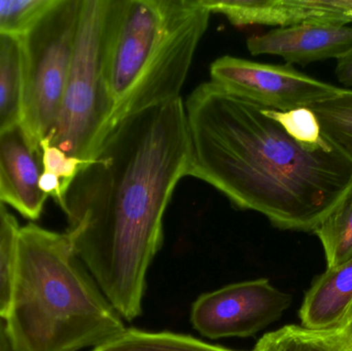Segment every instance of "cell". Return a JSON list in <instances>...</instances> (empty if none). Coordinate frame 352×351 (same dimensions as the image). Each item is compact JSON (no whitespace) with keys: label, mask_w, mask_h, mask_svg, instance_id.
I'll return each instance as SVG.
<instances>
[{"label":"cell","mask_w":352,"mask_h":351,"mask_svg":"<svg viewBox=\"0 0 352 351\" xmlns=\"http://www.w3.org/2000/svg\"><path fill=\"white\" fill-rule=\"evenodd\" d=\"M0 351H14L3 319H0Z\"/></svg>","instance_id":"obj_25"},{"label":"cell","mask_w":352,"mask_h":351,"mask_svg":"<svg viewBox=\"0 0 352 351\" xmlns=\"http://www.w3.org/2000/svg\"><path fill=\"white\" fill-rule=\"evenodd\" d=\"M18 230L0 238V319H3L8 315L14 288Z\"/></svg>","instance_id":"obj_21"},{"label":"cell","mask_w":352,"mask_h":351,"mask_svg":"<svg viewBox=\"0 0 352 351\" xmlns=\"http://www.w3.org/2000/svg\"><path fill=\"white\" fill-rule=\"evenodd\" d=\"M190 162L179 96L122 122L60 201L76 255L126 321L142 315L165 212Z\"/></svg>","instance_id":"obj_1"},{"label":"cell","mask_w":352,"mask_h":351,"mask_svg":"<svg viewBox=\"0 0 352 351\" xmlns=\"http://www.w3.org/2000/svg\"><path fill=\"white\" fill-rule=\"evenodd\" d=\"M326 256L327 269L338 267L352 257V187L337 207L314 231Z\"/></svg>","instance_id":"obj_16"},{"label":"cell","mask_w":352,"mask_h":351,"mask_svg":"<svg viewBox=\"0 0 352 351\" xmlns=\"http://www.w3.org/2000/svg\"><path fill=\"white\" fill-rule=\"evenodd\" d=\"M252 55H276L289 65L338 59L352 49V27L301 23L252 35L246 41Z\"/></svg>","instance_id":"obj_10"},{"label":"cell","mask_w":352,"mask_h":351,"mask_svg":"<svg viewBox=\"0 0 352 351\" xmlns=\"http://www.w3.org/2000/svg\"><path fill=\"white\" fill-rule=\"evenodd\" d=\"M80 3L82 0H53L21 35L24 65L21 125L37 146L51 133L59 113L74 57Z\"/></svg>","instance_id":"obj_6"},{"label":"cell","mask_w":352,"mask_h":351,"mask_svg":"<svg viewBox=\"0 0 352 351\" xmlns=\"http://www.w3.org/2000/svg\"><path fill=\"white\" fill-rule=\"evenodd\" d=\"M335 73L345 87H352V49L337 59Z\"/></svg>","instance_id":"obj_22"},{"label":"cell","mask_w":352,"mask_h":351,"mask_svg":"<svg viewBox=\"0 0 352 351\" xmlns=\"http://www.w3.org/2000/svg\"><path fill=\"white\" fill-rule=\"evenodd\" d=\"M211 14L225 16L235 26L287 27L306 23L300 0H200Z\"/></svg>","instance_id":"obj_12"},{"label":"cell","mask_w":352,"mask_h":351,"mask_svg":"<svg viewBox=\"0 0 352 351\" xmlns=\"http://www.w3.org/2000/svg\"><path fill=\"white\" fill-rule=\"evenodd\" d=\"M352 305V257L316 276L300 308L302 327L328 331L339 325Z\"/></svg>","instance_id":"obj_11"},{"label":"cell","mask_w":352,"mask_h":351,"mask_svg":"<svg viewBox=\"0 0 352 351\" xmlns=\"http://www.w3.org/2000/svg\"><path fill=\"white\" fill-rule=\"evenodd\" d=\"M24 65L21 36L0 33V134L22 122Z\"/></svg>","instance_id":"obj_13"},{"label":"cell","mask_w":352,"mask_h":351,"mask_svg":"<svg viewBox=\"0 0 352 351\" xmlns=\"http://www.w3.org/2000/svg\"><path fill=\"white\" fill-rule=\"evenodd\" d=\"M210 14L200 0H111L104 49L111 133L180 96Z\"/></svg>","instance_id":"obj_4"},{"label":"cell","mask_w":352,"mask_h":351,"mask_svg":"<svg viewBox=\"0 0 352 351\" xmlns=\"http://www.w3.org/2000/svg\"><path fill=\"white\" fill-rule=\"evenodd\" d=\"M252 351H352L337 330L311 331L289 325L263 336Z\"/></svg>","instance_id":"obj_14"},{"label":"cell","mask_w":352,"mask_h":351,"mask_svg":"<svg viewBox=\"0 0 352 351\" xmlns=\"http://www.w3.org/2000/svg\"><path fill=\"white\" fill-rule=\"evenodd\" d=\"M53 0H0V33L24 34Z\"/></svg>","instance_id":"obj_19"},{"label":"cell","mask_w":352,"mask_h":351,"mask_svg":"<svg viewBox=\"0 0 352 351\" xmlns=\"http://www.w3.org/2000/svg\"><path fill=\"white\" fill-rule=\"evenodd\" d=\"M19 228L20 227L18 226L16 218L8 212L4 203L0 201V238L8 233L18 230Z\"/></svg>","instance_id":"obj_23"},{"label":"cell","mask_w":352,"mask_h":351,"mask_svg":"<svg viewBox=\"0 0 352 351\" xmlns=\"http://www.w3.org/2000/svg\"><path fill=\"white\" fill-rule=\"evenodd\" d=\"M264 113L276 121L294 139L306 146H318L326 142L322 135L320 124L309 107L289 111L264 109Z\"/></svg>","instance_id":"obj_18"},{"label":"cell","mask_w":352,"mask_h":351,"mask_svg":"<svg viewBox=\"0 0 352 351\" xmlns=\"http://www.w3.org/2000/svg\"><path fill=\"white\" fill-rule=\"evenodd\" d=\"M333 330H337L346 339V341L352 348V305L345 317H343L342 321Z\"/></svg>","instance_id":"obj_24"},{"label":"cell","mask_w":352,"mask_h":351,"mask_svg":"<svg viewBox=\"0 0 352 351\" xmlns=\"http://www.w3.org/2000/svg\"><path fill=\"white\" fill-rule=\"evenodd\" d=\"M14 351H78L103 346L125 331L66 233L20 227L6 319Z\"/></svg>","instance_id":"obj_3"},{"label":"cell","mask_w":352,"mask_h":351,"mask_svg":"<svg viewBox=\"0 0 352 351\" xmlns=\"http://www.w3.org/2000/svg\"><path fill=\"white\" fill-rule=\"evenodd\" d=\"M210 82L265 109L289 111L336 96L342 88L316 80L289 64L262 63L226 55L211 63Z\"/></svg>","instance_id":"obj_7"},{"label":"cell","mask_w":352,"mask_h":351,"mask_svg":"<svg viewBox=\"0 0 352 351\" xmlns=\"http://www.w3.org/2000/svg\"><path fill=\"white\" fill-rule=\"evenodd\" d=\"M41 150L21 124L0 134V201L28 220L43 214L47 196L39 188Z\"/></svg>","instance_id":"obj_9"},{"label":"cell","mask_w":352,"mask_h":351,"mask_svg":"<svg viewBox=\"0 0 352 351\" xmlns=\"http://www.w3.org/2000/svg\"><path fill=\"white\" fill-rule=\"evenodd\" d=\"M292 301L267 278L237 282L201 295L192 304L190 321L211 340L250 337L278 321Z\"/></svg>","instance_id":"obj_8"},{"label":"cell","mask_w":352,"mask_h":351,"mask_svg":"<svg viewBox=\"0 0 352 351\" xmlns=\"http://www.w3.org/2000/svg\"><path fill=\"white\" fill-rule=\"evenodd\" d=\"M188 177L223 193L235 207L258 212L275 228L314 232L352 187V161L326 139L300 144L265 107L212 82L184 102Z\"/></svg>","instance_id":"obj_2"},{"label":"cell","mask_w":352,"mask_h":351,"mask_svg":"<svg viewBox=\"0 0 352 351\" xmlns=\"http://www.w3.org/2000/svg\"><path fill=\"white\" fill-rule=\"evenodd\" d=\"M39 146L41 150L43 172L56 175L61 181L64 196L78 172L88 166L91 162L68 156L63 150L52 146L47 139L41 140Z\"/></svg>","instance_id":"obj_20"},{"label":"cell","mask_w":352,"mask_h":351,"mask_svg":"<svg viewBox=\"0 0 352 351\" xmlns=\"http://www.w3.org/2000/svg\"><path fill=\"white\" fill-rule=\"evenodd\" d=\"M91 351H237L212 346L190 336L171 332L127 329L111 341Z\"/></svg>","instance_id":"obj_15"},{"label":"cell","mask_w":352,"mask_h":351,"mask_svg":"<svg viewBox=\"0 0 352 351\" xmlns=\"http://www.w3.org/2000/svg\"><path fill=\"white\" fill-rule=\"evenodd\" d=\"M322 135L352 161V90L342 89L332 98L309 107Z\"/></svg>","instance_id":"obj_17"},{"label":"cell","mask_w":352,"mask_h":351,"mask_svg":"<svg viewBox=\"0 0 352 351\" xmlns=\"http://www.w3.org/2000/svg\"><path fill=\"white\" fill-rule=\"evenodd\" d=\"M343 16H344L346 24L352 23V0H341Z\"/></svg>","instance_id":"obj_26"},{"label":"cell","mask_w":352,"mask_h":351,"mask_svg":"<svg viewBox=\"0 0 352 351\" xmlns=\"http://www.w3.org/2000/svg\"><path fill=\"white\" fill-rule=\"evenodd\" d=\"M111 0H82L74 57L61 106L45 138L66 155L92 162L111 134L104 49Z\"/></svg>","instance_id":"obj_5"}]
</instances>
